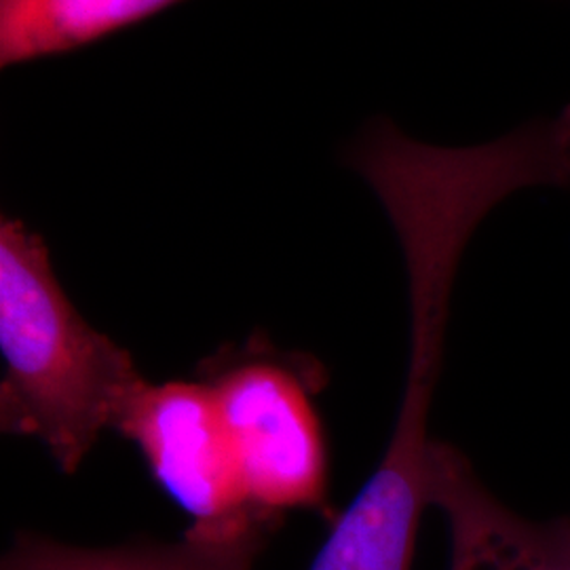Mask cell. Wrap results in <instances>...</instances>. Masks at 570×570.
Instances as JSON below:
<instances>
[{"label":"cell","mask_w":570,"mask_h":570,"mask_svg":"<svg viewBox=\"0 0 570 570\" xmlns=\"http://www.w3.org/2000/svg\"><path fill=\"white\" fill-rule=\"evenodd\" d=\"M348 164L385 205L404 249L412 315L410 362L395 431L357 499L370 510L416 518L429 508V410L442 366L450 296L473 230L508 195L558 184L562 153L550 131L529 125L499 140L442 148L374 122Z\"/></svg>","instance_id":"6da1fadb"},{"label":"cell","mask_w":570,"mask_h":570,"mask_svg":"<svg viewBox=\"0 0 570 570\" xmlns=\"http://www.w3.org/2000/svg\"><path fill=\"white\" fill-rule=\"evenodd\" d=\"M0 429L37 438L66 475L148 385L131 353L72 305L41 235L13 216L0 220Z\"/></svg>","instance_id":"7a4b0ae2"},{"label":"cell","mask_w":570,"mask_h":570,"mask_svg":"<svg viewBox=\"0 0 570 570\" xmlns=\"http://www.w3.org/2000/svg\"><path fill=\"white\" fill-rule=\"evenodd\" d=\"M204 381L216 397L252 508L277 527L287 511L330 515L326 435L308 372L258 346L216 360Z\"/></svg>","instance_id":"3957f363"},{"label":"cell","mask_w":570,"mask_h":570,"mask_svg":"<svg viewBox=\"0 0 570 570\" xmlns=\"http://www.w3.org/2000/svg\"><path fill=\"white\" fill-rule=\"evenodd\" d=\"M119 433L140 449L159 489L190 515L186 539L263 551L277 524L252 508L205 381L148 383Z\"/></svg>","instance_id":"277c9868"},{"label":"cell","mask_w":570,"mask_h":570,"mask_svg":"<svg viewBox=\"0 0 570 570\" xmlns=\"http://www.w3.org/2000/svg\"><path fill=\"white\" fill-rule=\"evenodd\" d=\"M429 505L450 530V570H570V515L537 522L508 508L468 456L433 440Z\"/></svg>","instance_id":"5b68a950"},{"label":"cell","mask_w":570,"mask_h":570,"mask_svg":"<svg viewBox=\"0 0 570 570\" xmlns=\"http://www.w3.org/2000/svg\"><path fill=\"white\" fill-rule=\"evenodd\" d=\"M188 0H0V68L60 58Z\"/></svg>","instance_id":"8992f818"},{"label":"cell","mask_w":570,"mask_h":570,"mask_svg":"<svg viewBox=\"0 0 570 570\" xmlns=\"http://www.w3.org/2000/svg\"><path fill=\"white\" fill-rule=\"evenodd\" d=\"M261 550L195 543L129 541L110 548H82L37 532H20L0 570H252Z\"/></svg>","instance_id":"52a82bcc"}]
</instances>
